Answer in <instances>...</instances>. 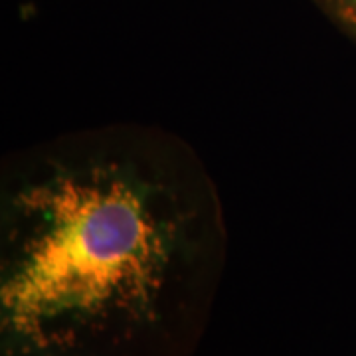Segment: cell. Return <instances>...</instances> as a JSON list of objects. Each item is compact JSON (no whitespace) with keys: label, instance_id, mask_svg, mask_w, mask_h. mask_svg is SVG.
<instances>
[{"label":"cell","instance_id":"obj_1","mask_svg":"<svg viewBox=\"0 0 356 356\" xmlns=\"http://www.w3.org/2000/svg\"><path fill=\"white\" fill-rule=\"evenodd\" d=\"M228 242L216 180L172 131L111 123L10 154L0 356H192Z\"/></svg>","mask_w":356,"mask_h":356},{"label":"cell","instance_id":"obj_2","mask_svg":"<svg viewBox=\"0 0 356 356\" xmlns=\"http://www.w3.org/2000/svg\"><path fill=\"white\" fill-rule=\"evenodd\" d=\"M339 30L356 42V0H313Z\"/></svg>","mask_w":356,"mask_h":356}]
</instances>
